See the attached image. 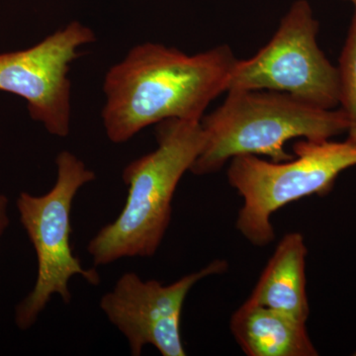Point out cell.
Here are the masks:
<instances>
[{"mask_svg":"<svg viewBox=\"0 0 356 356\" xmlns=\"http://www.w3.org/2000/svg\"><path fill=\"white\" fill-rule=\"evenodd\" d=\"M56 165L57 181L48 193L35 196L21 192L16 201L21 224L38 261L32 291L15 307L14 321L21 331L35 325L53 295H58L67 305L70 303V278L81 275L89 284L100 283L97 270L84 268L70 245L74 199L83 185L95 179V173L67 151L58 154Z\"/></svg>","mask_w":356,"mask_h":356,"instance_id":"obj_5","label":"cell"},{"mask_svg":"<svg viewBox=\"0 0 356 356\" xmlns=\"http://www.w3.org/2000/svg\"><path fill=\"white\" fill-rule=\"evenodd\" d=\"M353 355H355V356H356V351H355V353H353Z\"/></svg>","mask_w":356,"mask_h":356,"instance_id":"obj_14","label":"cell"},{"mask_svg":"<svg viewBox=\"0 0 356 356\" xmlns=\"http://www.w3.org/2000/svg\"><path fill=\"white\" fill-rule=\"evenodd\" d=\"M339 105L348 122L346 142L356 147V6L346 43L339 57Z\"/></svg>","mask_w":356,"mask_h":356,"instance_id":"obj_11","label":"cell"},{"mask_svg":"<svg viewBox=\"0 0 356 356\" xmlns=\"http://www.w3.org/2000/svg\"><path fill=\"white\" fill-rule=\"evenodd\" d=\"M9 200L3 194H0V238L8 228L9 222Z\"/></svg>","mask_w":356,"mask_h":356,"instance_id":"obj_12","label":"cell"},{"mask_svg":"<svg viewBox=\"0 0 356 356\" xmlns=\"http://www.w3.org/2000/svg\"><path fill=\"white\" fill-rule=\"evenodd\" d=\"M343 1H350L353 4V6H356V0H343Z\"/></svg>","mask_w":356,"mask_h":356,"instance_id":"obj_13","label":"cell"},{"mask_svg":"<svg viewBox=\"0 0 356 356\" xmlns=\"http://www.w3.org/2000/svg\"><path fill=\"white\" fill-rule=\"evenodd\" d=\"M228 267V262L217 259L170 285L126 273L103 295L99 307L127 339L131 355L140 356L144 348L153 346L161 355L184 356L180 321L185 299L199 281Z\"/></svg>","mask_w":356,"mask_h":356,"instance_id":"obj_8","label":"cell"},{"mask_svg":"<svg viewBox=\"0 0 356 356\" xmlns=\"http://www.w3.org/2000/svg\"><path fill=\"white\" fill-rule=\"evenodd\" d=\"M88 26L74 21L27 50L0 55V90L24 98L35 121L51 135L65 138L70 130V65L84 44L95 42Z\"/></svg>","mask_w":356,"mask_h":356,"instance_id":"obj_7","label":"cell"},{"mask_svg":"<svg viewBox=\"0 0 356 356\" xmlns=\"http://www.w3.org/2000/svg\"><path fill=\"white\" fill-rule=\"evenodd\" d=\"M205 140L191 172H217L238 156H266L275 163L289 161L285 151L292 139L325 140L346 133L343 110L324 109L286 93L236 89L221 106L201 120Z\"/></svg>","mask_w":356,"mask_h":356,"instance_id":"obj_3","label":"cell"},{"mask_svg":"<svg viewBox=\"0 0 356 356\" xmlns=\"http://www.w3.org/2000/svg\"><path fill=\"white\" fill-rule=\"evenodd\" d=\"M307 254L302 234L283 236L248 299L307 323L310 316L306 292Z\"/></svg>","mask_w":356,"mask_h":356,"instance_id":"obj_10","label":"cell"},{"mask_svg":"<svg viewBox=\"0 0 356 356\" xmlns=\"http://www.w3.org/2000/svg\"><path fill=\"white\" fill-rule=\"evenodd\" d=\"M229 329L248 356H316L306 323L248 299L232 316Z\"/></svg>","mask_w":356,"mask_h":356,"instance_id":"obj_9","label":"cell"},{"mask_svg":"<svg viewBox=\"0 0 356 356\" xmlns=\"http://www.w3.org/2000/svg\"><path fill=\"white\" fill-rule=\"evenodd\" d=\"M156 138L154 151L124 168L122 178L128 197L120 214L88 243L95 266L125 257H154L163 242L177 185L184 173L191 172L205 136L201 121L170 119L156 124Z\"/></svg>","mask_w":356,"mask_h":356,"instance_id":"obj_2","label":"cell"},{"mask_svg":"<svg viewBox=\"0 0 356 356\" xmlns=\"http://www.w3.org/2000/svg\"><path fill=\"white\" fill-rule=\"evenodd\" d=\"M294 158L267 161L257 156L229 161L228 181L243 199L236 226L252 245L273 242L271 216L307 196L327 195L337 177L356 165V147L348 142L303 139L293 147Z\"/></svg>","mask_w":356,"mask_h":356,"instance_id":"obj_4","label":"cell"},{"mask_svg":"<svg viewBox=\"0 0 356 356\" xmlns=\"http://www.w3.org/2000/svg\"><path fill=\"white\" fill-rule=\"evenodd\" d=\"M318 27L309 2L295 1L270 41L254 57L236 60L226 92L277 91L320 108H336L339 72L318 47Z\"/></svg>","mask_w":356,"mask_h":356,"instance_id":"obj_6","label":"cell"},{"mask_svg":"<svg viewBox=\"0 0 356 356\" xmlns=\"http://www.w3.org/2000/svg\"><path fill=\"white\" fill-rule=\"evenodd\" d=\"M236 60L228 44L193 56L161 44H138L105 76L107 137L122 144L153 124L202 120L208 105L226 92Z\"/></svg>","mask_w":356,"mask_h":356,"instance_id":"obj_1","label":"cell"}]
</instances>
